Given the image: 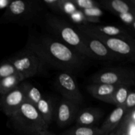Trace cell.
Here are the masks:
<instances>
[{
    "label": "cell",
    "instance_id": "cell-1",
    "mask_svg": "<svg viewBox=\"0 0 135 135\" xmlns=\"http://www.w3.org/2000/svg\"><path fill=\"white\" fill-rule=\"evenodd\" d=\"M25 47L35 53L43 65L61 72L73 75L81 72L86 65L88 59L47 32L32 28Z\"/></svg>",
    "mask_w": 135,
    "mask_h": 135
},
{
    "label": "cell",
    "instance_id": "cell-2",
    "mask_svg": "<svg viewBox=\"0 0 135 135\" xmlns=\"http://www.w3.org/2000/svg\"><path fill=\"white\" fill-rule=\"evenodd\" d=\"M48 34L64 43L86 59H96L87 50L76 27L54 13H46L40 20Z\"/></svg>",
    "mask_w": 135,
    "mask_h": 135
},
{
    "label": "cell",
    "instance_id": "cell-3",
    "mask_svg": "<svg viewBox=\"0 0 135 135\" xmlns=\"http://www.w3.org/2000/svg\"><path fill=\"white\" fill-rule=\"evenodd\" d=\"M42 1L30 0L11 1L0 18L1 23H16L32 26L40 21L43 15Z\"/></svg>",
    "mask_w": 135,
    "mask_h": 135
},
{
    "label": "cell",
    "instance_id": "cell-4",
    "mask_svg": "<svg viewBox=\"0 0 135 135\" xmlns=\"http://www.w3.org/2000/svg\"><path fill=\"white\" fill-rule=\"evenodd\" d=\"M9 118V127L19 135H40L48 129L36 106L26 101Z\"/></svg>",
    "mask_w": 135,
    "mask_h": 135
},
{
    "label": "cell",
    "instance_id": "cell-5",
    "mask_svg": "<svg viewBox=\"0 0 135 135\" xmlns=\"http://www.w3.org/2000/svg\"><path fill=\"white\" fill-rule=\"evenodd\" d=\"M7 60L25 79L36 75L43 65L35 53L25 47Z\"/></svg>",
    "mask_w": 135,
    "mask_h": 135
},
{
    "label": "cell",
    "instance_id": "cell-6",
    "mask_svg": "<svg viewBox=\"0 0 135 135\" xmlns=\"http://www.w3.org/2000/svg\"><path fill=\"white\" fill-rule=\"evenodd\" d=\"M92 83H102L112 85L135 84V75L133 70L122 67L105 68L98 71L91 77Z\"/></svg>",
    "mask_w": 135,
    "mask_h": 135
},
{
    "label": "cell",
    "instance_id": "cell-7",
    "mask_svg": "<svg viewBox=\"0 0 135 135\" xmlns=\"http://www.w3.org/2000/svg\"><path fill=\"white\" fill-rule=\"evenodd\" d=\"M81 31V30H80ZM83 32V31H82ZM96 37L112 52L122 57L124 60L134 61L135 57V41L119 37H108L94 33L83 32Z\"/></svg>",
    "mask_w": 135,
    "mask_h": 135
},
{
    "label": "cell",
    "instance_id": "cell-8",
    "mask_svg": "<svg viewBox=\"0 0 135 135\" xmlns=\"http://www.w3.org/2000/svg\"><path fill=\"white\" fill-rule=\"evenodd\" d=\"M57 90L65 98L79 105L83 102V96L80 92L76 80L73 75L59 71L55 78Z\"/></svg>",
    "mask_w": 135,
    "mask_h": 135
},
{
    "label": "cell",
    "instance_id": "cell-9",
    "mask_svg": "<svg viewBox=\"0 0 135 135\" xmlns=\"http://www.w3.org/2000/svg\"><path fill=\"white\" fill-rule=\"evenodd\" d=\"M77 30L85 47L96 59L107 61H121L124 60L122 57L112 52L96 37L83 32L78 29Z\"/></svg>",
    "mask_w": 135,
    "mask_h": 135
},
{
    "label": "cell",
    "instance_id": "cell-10",
    "mask_svg": "<svg viewBox=\"0 0 135 135\" xmlns=\"http://www.w3.org/2000/svg\"><path fill=\"white\" fill-rule=\"evenodd\" d=\"M76 28L81 31L94 33L104 36L119 37L129 40H134L130 30L120 25H101L88 23L77 25Z\"/></svg>",
    "mask_w": 135,
    "mask_h": 135
},
{
    "label": "cell",
    "instance_id": "cell-11",
    "mask_svg": "<svg viewBox=\"0 0 135 135\" xmlns=\"http://www.w3.org/2000/svg\"><path fill=\"white\" fill-rule=\"evenodd\" d=\"M25 101L23 84L21 83L11 91L0 96V109L8 117H10Z\"/></svg>",
    "mask_w": 135,
    "mask_h": 135
},
{
    "label": "cell",
    "instance_id": "cell-12",
    "mask_svg": "<svg viewBox=\"0 0 135 135\" xmlns=\"http://www.w3.org/2000/svg\"><path fill=\"white\" fill-rule=\"evenodd\" d=\"M79 112V105L62 98L55 108L54 119L59 127H65L75 121Z\"/></svg>",
    "mask_w": 135,
    "mask_h": 135
},
{
    "label": "cell",
    "instance_id": "cell-13",
    "mask_svg": "<svg viewBox=\"0 0 135 135\" xmlns=\"http://www.w3.org/2000/svg\"><path fill=\"white\" fill-rule=\"evenodd\" d=\"M100 7L113 14L135 13L134 0H102L99 1Z\"/></svg>",
    "mask_w": 135,
    "mask_h": 135
},
{
    "label": "cell",
    "instance_id": "cell-14",
    "mask_svg": "<svg viewBox=\"0 0 135 135\" xmlns=\"http://www.w3.org/2000/svg\"><path fill=\"white\" fill-rule=\"evenodd\" d=\"M104 114V112L100 108H85L78 112L75 121L77 125L87 127L95 126V125L102 118Z\"/></svg>",
    "mask_w": 135,
    "mask_h": 135
},
{
    "label": "cell",
    "instance_id": "cell-15",
    "mask_svg": "<svg viewBox=\"0 0 135 135\" xmlns=\"http://www.w3.org/2000/svg\"><path fill=\"white\" fill-rule=\"evenodd\" d=\"M118 86L102 83H92L86 87V89L94 98L104 102L110 104L112 96Z\"/></svg>",
    "mask_w": 135,
    "mask_h": 135
},
{
    "label": "cell",
    "instance_id": "cell-16",
    "mask_svg": "<svg viewBox=\"0 0 135 135\" xmlns=\"http://www.w3.org/2000/svg\"><path fill=\"white\" fill-rule=\"evenodd\" d=\"M109 135H135V108L127 111L117 126Z\"/></svg>",
    "mask_w": 135,
    "mask_h": 135
},
{
    "label": "cell",
    "instance_id": "cell-17",
    "mask_svg": "<svg viewBox=\"0 0 135 135\" xmlns=\"http://www.w3.org/2000/svg\"><path fill=\"white\" fill-rule=\"evenodd\" d=\"M124 106L116 107L115 109L109 115L100 127V131L104 135H109L117 126L119 123L126 113Z\"/></svg>",
    "mask_w": 135,
    "mask_h": 135
},
{
    "label": "cell",
    "instance_id": "cell-18",
    "mask_svg": "<svg viewBox=\"0 0 135 135\" xmlns=\"http://www.w3.org/2000/svg\"><path fill=\"white\" fill-rule=\"evenodd\" d=\"M42 119L49 127L54 118L55 105L54 100L49 96H43L36 105Z\"/></svg>",
    "mask_w": 135,
    "mask_h": 135
},
{
    "label": "cell",
    "instance_id": "cell-19",
    "mask_svg": "<svg viewBox=\"0 0 135 135\" xmlns=\"http://www.w3.org/2000/svg\"><path fill=\"white\" fill-rule=\"evenodd\" d=\"M25 80L20 74H15L0 80V96L5 94L19 85Z\"/></svg>",
    "mask_w": 135,
    "mask_h": 135
},
{
    "label": "cell",
    "instance_id": "cell-20",
    "mask_svg": "<svg viewBox=\"0 0 135 135\" xmlns=\"http://www.w3.org/2000/svg\"><path fill=\"white\" fill-rule=\"evenodd\" d=\"M131 86L129 84L119 85L112 96L110 104L116 107L123 106L127 97L131 92Z\"/></svg>",
    "mask_w": 135,
    "mask_h": 135
},
{
    "label": "cell",
    "instance_id": "cell-21",
    "mask_svg": "<svg viewBox=\"0 0 135 135\" xmlns=\"http://www.w3.org/2000/svg\"><path fill=\"white\" fill-rule=\"evenodd\" d=\"M22 84H23L26 102H28L36 106L38 102L44 96L41 91L30 83H22Z\"/></svg>",
    "mask_w": 135,
    "mask_h": 135
},
{
    "label": "cell",
    "instance_id": "cell-22",
    "mask_svg": "<svg viewBox=\"0 0 135 135\" xmlns=\"http://www.w3.org/2000/svg\"><path fill=\"white\" fill-rule=\"evenodd\" d=\"M61 135H104L100 128L96 126L87 127L77 125L65 131Z\"/></svg>",
    "mask_w": 135,
    "mask_h": 135
},
{
    "label": "cell",
    "instance_id": "cell-23",
    "mask_svg": "<svg viewBox=\"0 0 135 135\" xmlns=\"http://www.w3.org/2000/svg\"><path fill=\"white\" fill-rule=\"evenodd\" d=\"M17 73L15 69L7 59L0 64V80Z\"/></svg>",
    "mask_w": 135,
    "mask_h": 135
},
{
    "label": "cell",
    "instance_id": "cell-24",
    "mask_svg": "<svg viewBox=\"0 0 135 135\" xmlns=\"http://www.w3.org/2000/svg\"><path fill=\"white\" fill-rule=\"evenodd\" d=\"M78 9H91L94 7H101L99 2L94 0H71Z\"/></svg>",
    "mask_w": 135,
    "mask_h": 135
},
{
    "label": "cell",
    "instance_id": "cell-25",
    "mask_svg": "<svg viewBox=\"0 0 135 135\" xmlns=\"http://www.w3.org/2000/svg\"><path fill=\"white\" fill-rule=\"evenodd\" d=\"M61 13L71 15L77 10V8L71 0H60Z\"/></svg>",
    "mask_w": 135,
    "mask_h": 135
},
{
    "label": "cell",
    "instance_id": "cell-26",
    "mask_svg": "<svg viewBox=\"0 0 135 135\" xmlns=\"http://www.w3.org/2000/svg\"><path fill=\"white\" fill-rule=\"evenodd\" d=\"M117 17L122 21L127 26H130L131 28L134 30L135 26V13L129 12V13H121V14L117 15Z\"/></svg>",
    "mask_w": 135,
    "mask_h": 135
},
{
    "label": "cell",
    "instance_id": "cell-27",
    "mask_svg": "<svg viewBox=\"0 0 135 135\" xmlns=\"http://www.w3.org/2000/svg\"><path fill=\"white\" fill-rule=\"evenodd\" d=\"M81 11L83 12V13L86 17H89V18H100V17L103 15V11L100 9V7H94L88 9H83V10H81Z\"/></svg>",
    "mask_w": 135,
    "mask_h": 135
},
{
    "label": "cell",
    "instance_id": "cell-28",
    "mask_svg": "<svg viewBox=\"0 0 135 135\" xmlns=\"http://www.w3.org/2000/svg\"><path fill=\"white\" fill-rule=\"evenodd\" d=\"M69 17L73 22L79 24L78 25L86 24L85 21V16L80 9H77L76 11L72 13L71 15H69Z\"/></svg>",
    "mask_w": 135,
    "mask_h": 135
},
{
    "label": "cell",
    "instance_id": "cell-29",
    "mask_svg": "<svg viewBox=\"0 0 135 135\" xmlns=\"http://www.w3.org/2000/svg\"><path fill=\"white\" fill-rule=\"evenodd\" d=\"M44 5L50 8L55 13H60V0H44Z\"/></svg>",
    "mask_w": 135,
    "mask_h": 135
},
{
    "label": "cell",
    "instance_id": "cell-30",
    "mask_svg": "<svg viewBox=\"0 0 135 135\" xmlns=\"http://www.w3.org/2000/svg\"><path fill=\"white\" fill-rule=\"evenodd\" d=\"M126 111L131 110L132 109L135 108V93L133 91H131L127 97L126 100L124 104Z\"/></svg>",
    "mask_w": 135,
    "mask_h": 135
},
{
    "label": "cell",
    "instance_id": "cell-31",
    "mask_svg": "<svg viewBox=\"0 0 135 135\" xmlns=\"http://www.w3.org/2000/svg\"><path fill=\"white\" fill-rule=\"evenodd\" d=\"M11 1V0H0V9L7 7Z\"/></svg>",
    "mask_w": 135,
    "mask_h": 135
},
{
    "label": "cell",
    "instance_id": "cell-32",
    "mask_svg": "<svg viewBox=\"0 0 135 135\" xmlns=\"http://www.w3.org/2000/svg\"><path fill=\"white\" fill-rule=\"evenodd\" d=\"M40 135H56V134L51 133V132L49 131L48 129H46V130L42 131L40 133Z\"/></svg>",
    "mask_w": 135,
    "mask_h": 135
}]
</instances>
